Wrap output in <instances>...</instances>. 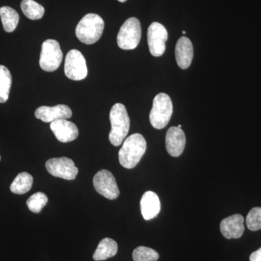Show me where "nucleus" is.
<instances>
[{
    "instance_id": "f3484780",
    "label": "nucleus",
    "mask_w": 261,
    "mask_h": 261,
    "mask_svg": "<svg viewBox=\"0 0 261 261\" xmlns=\"http://www.w3.org/2000/svg\"><path fill=\"white\" fill-rule=\"evenodd\" d=\"M118 252V244L111 238H105L99 243L93 255L96 261L106 260L114 257Z\"/></svg>"
},
{
    "instance_id": "cd10ccee",
    "label": "nucleus",
    "mask_w": 261,
    "mask_h": 261,
    "mask_svg": "<svg viewBox=\"0 0 261 261\" xmlns=\"http://www.w3.org/2000/svg\"><path fill=\"white\" fill-rule=\"evenodd\" d=\"M177 127H178V128H181V125H178Z\"/></svg>"
},
{
    "instance_id": "a211bd4d",
    "label": "nucleus",
    "mask_w": 261,
    "mask_h": 261,
    "mask_svg": "<svg viewBox=\"0 0 261 261\" xmlns=\"http://www.w3.org/2000/svg\"><path fill=\"white\" fill-rule=\"evenodd\" d=\"M0 18L5 32H14L19 22V15L10 7L5 6L0 8Z\"/></svg>"
},
{
    "instance_id": "f8f14e48",
    "label": "nucleus",
    "mask_w": 261,
    "mask_h": 261,
    "mask_svg": "<svg viewBox=\"0 0 261 261\" xmlns=\"http://www.w3.org/2000/svg\"><path fill=\"white\" fill-rule=\"evenodd\" d=\"M186 145V137L181 128L172 126L168 130L166 137V147L168 153L173 157L181 155Z\"/></svg>"
},
{
    "instance_id": "b1692460",
    "label": "nucleus",
    "mask_w": 261,
    "mask_h": 261,
    "mask_svg": "<svg viewBox=\"0 0 261 261\" xmlns=\"http://www.w3.org/2000/svg\"><path fill=\"white\" fill-rule=\"evenodd\" d=\"M247 228L255 231L261 228V207H253L247 214L246 218Z\"/></svg>"
},
{
    "instance_id": "ddd939ff",
    "label": "nucleus",
    "mask_w": 261,
    "mask_h": 261,
    "mask_svg": "<svg viewBox=\"0 0 261 261\" xmlns=\"http://www.w3.org/2000/svg\"><path fill=\"white\" fill-rule=\"evenodd\" d=\"M51 132L58 140L63 143L74 141L79 136V129L73 122L67 119L57 120L50 123Z\"/></svg>"
},
{
    "instance_id": "aec40b11",
    "label": "nucleus",
    "mask_w": 261,
    "mask_h": 261,
    "mask_svg": "<svg viewBox=\"0 0 261 261\" xmlns=\"http://www.w3.org/2000/svg\"><path fill=\"white\" fill-rule=\"evenodd\" d=\"M12 75L5 65H0V103H5L9 98Z\"/></svg>"
},
{
    "instance_id": "dca6fc26",
    "label": "nucleus",
    "mask_w": 261,
    "mask_h": 261,
    "mask_svg": "<svg viewBox=\"0 0 261 261\" xmlns=\"http://www.w3.org/2000/svg\"><path fill=\"white\" fill-rule=\"evenodd\" d=\"M141 213L146 221L153 219L159 215L161 206L159 196L154 192L147 191L140 201Z\"/></svg>"
},
{
    "instance_id": "f257e3e1",
    "label": "nucleus",
    "mask_w": 261,
    "mask_h": 261,
    "mask_svg": "<svg viewBox=\"0 0 261 261\" xmlns=\"http://www.w3.org/2000/svg\"><path fill=\"white\" fill-rule=\"evenodd\" d=\"M147 149V142L140 134L129 136L123 142L118 152L120 164L123 167L132 169L140 163Z\"/></svg>"
},
{
    "instance_id": "2eb2a0df",
    "label": "nucleus",
    "mask_w": 261,
    "mask_h": 261,
    "mask_svg": "<svg viewBox=\"0 0 261 261\" xmlns=\"http://www.w3.org/2000/svg\"><path fill=\"white\" fill-rule=\"evenodd\" d=\"M176 63L181 69H187L193 59V46L189 38L181 37L178 39L175 48Z\"/></svg>"
},
{
    "instance_id": "c85d7f7f",
    "label": "nucleus",
    "mask_w": 261,
    "mask_h": 261,
    "mask_svg": "<svg viewBox=\"0 0 261 261\" xmlns=\"http://www.w3.org/2000/svg\"><path fill=\"white\" fill-rule=\"evenodd\" d=\"M0 161H1V156H0Z\"/></svg>"
},
{
    "instance_id": "393cba45",
    "label": "nucleus",
    "mask_w": 261,
    "mask_h": 261,
    "mask_svg": "<svg viewBox=\"0 0 261 261\" xmlns=\"http://www.w3.org/2000/svg\"><path fill=\"white\" fill-rule=\"evenodd\" d=\"M250 261H261V247L258 250L252 252L250 256Z\"/></svg>"
},
{
    "instance_id": "9b49d317",
    "label": "nucleus",
    "mask_w": 261,
    "mask_h": 261,
    "mask_svg": "<svg viewBox=\"0 0 261 261\" xmlns=\"http://www.w3.org/2000/svg\"><path fill=\"white\" fill-rule=\"evenodd\" d=\"M35 116L44 123H51L57 120L68 119L72 116V111L65 105H58L53 107L41 106L36 110Z\"/></svg>"
},
{
    "instance_id": "20e7f679",
    "label": "nucleus",
    "mask_w": 261,
    "mask_h": 261,
    "mask_svg": "<svg viewBox=\"0 0 261 261\" xmlns=\"http://www.w3.org/2000/svg\"><path fill=\"white\" fill-rule=\"evenodd\" d=\"M173 113V103L168 94L160 93L154 98L149 113L151 125L157 129L167 126Z\"/></svg>"
},
{
    "instance_id": "4468645a",
    "label": "nucleus",
    "mask_w": 261,
    "mask_h": 261,
    "mask_svg": "<svg viewBox=\"0 0 261 261\" xmlns=\"http://www.w3.org/2000/svg\"><path fill=\"white\" fill-rule=\"evenodd\" d=\"M220 230L223 236L228 240L241 238L245 231L243 216L234 214L224 219L220 224Z\"/></svg>"
},
{
    "instance_id": "423d86ee",
    "label": "nucleus",
    "mask_w": 261,
    "mask_h": 261,
    "mask_svg": "<svg viewBox=\"0 0 261 261\" xmlns=\"http://www.w3.org/2000/svg\"><path fill=\"white\" fill-rule=\"evenodd\" d=\"M63 60V51L59 42L55 39H47L42 43L39 65L47 72L55 71L59 68Z\"/></svg>"
},
{
    "instance_id": "39448f33",
    "label": "nucleus",
    "mask_w": 261,
    "mask_h": 261,
    "mask_svg": "<svg viewBox=\"0 0 261 261\" xmlns=\"http://www.w3.org/2000/svg\"><path fill=\"white\" fill-rule=\"evenodd\" d=\"M141 36L142 29L140 20L134 17L127 19L117 37L118 47L125 50L135 49L140 44Z\"/></svg>"
},
{
    "instance_id": "7ed1b4c3",
    "label": "nucleus",
    "mask_w": 261,
    "mask_h": 261,
    "mask_svg": "<svg viewBox=\"0 0 261 261\" xmlns=\"http://www.w3.org/2000/svg\"><path fill=\"white\" fill-rule=\"evenodd\" d=\"M104 28V20L99 15L89 13L77 25L75 35L81 42L90 45L100 39Z\"/></svg>"
},
{
    "instance_id": "a878e982",
    "label": "nucleus",
    "mask_w": 261,
    "mask_h": 261,
    "mask_svg": "<svg viewBox=\"0 0 261 261\" xmlns=\"http://www.w3.org/2000/svg\"><path fill=\"white\" fill-rule=\"evenodd\" d=\"M118 1L121 2V3H125L126 0H118Z\"/></svg>"
},
{
    "instance_id": "4be33fe9",
    "label": "nucleus",
    "mask_w": 261,
    "mask_h": 261,
    "mask_svg": "<svg viewBox=\"0 0 261 261\" xmlns=\"http://www.w3.org/2000/svg\"><path fill=\"white\" fill-rule=\"evenodd\" d=\"M132 257L135 261H157L159 259V254L153 249L140 246L134 250Z\"/></svg>"
},
{
    "instance_id": "9d476101",
    "label": "nucleus",
    "mask_w": 261,
    "mask_h": 261,
    "mask_svg": "<svg viewBox=\"0 0 261 261\" xmlns=\"http://www.w3.org/2000/svg\"><path fill=\"white\" fill-rule=\"evenodd\" d=\"M168 37L167 30L162 24L154 22L149 25L147 30V43L152 56L161 57L164 54Z\"/></svg>"
},
{
    "instance_id": "1a4fd4ad",
    "label": "nucleus",
    "mask_w": 261,
    "mask_h": 261,
    "mask_svg": "<svg viewBox=\"0 0 261 261\" xmlns=\"http://www.w3.org/2000/svg\"><path fill=\"white\" fill-rule=\"evenodd\" d=\"M45 166L51 176L65 180L75 179L79 173L78 168L75 166L74 162L66 157L48 160Z\"/></svg>"
},
{
    "instance_id": "412c9836",
    "label": "nucleus",
    "mask_w": 261,
    "mask_h": 261,
    "mask_svg": "<svg viewBox=\"0 0 261 261\" xmlns=\"http://www.w3.org/2000/svg\"><path fill=\"white\" fill-rule=\"evenodd\" d=\"M22 11L31 20H39L44 14V8L34 0H23L20 4Z\"/></svg>"
},
{
    "instance_id": "bb28decb",
    "label": "nucleus",
    "mask_w": 261,
    "mask_h": 261,
    "mask_svg": "<svg viewBox=\"0 0 261 261\" xmlns=\"http://www.w3.org/2000/svg\"><path fill=\"white\" fill-rule=\"evenodd\" d=\"M182 34H186V32H185V31H183V32H182Z\"/></svg>"
},
{
    "instance_id": "0eeeda50",
    "label": "nucleus",
    "mask_w": 261,
    "mask_h": 261,
    "mask_svg": "<svg viewBox=\"0 0 261 261\" xmlns=\"http://www.w3.org/2000/svg\"><path fill=\"white\" fill-rule=\"evenodd\" d=\"M65 74L69 80L82 81L88 74L87 62L83 54L77 49L68 51L65 58Z\"/></svg>"
},
{
    "instance_id": "6ab92c4d",
    "label": "nucleus",
    "mask_w": 261,
    "mask_h": 261,
    "mask_svg": "<svg viewBox=\"0 0 261 261\" xmlns=\"http://www.w3.org/2000/svg\"><path fill=\"white\" fill-rule=\"evenodd\" d=\"M34 178L27 172L19 173L10 185V190L17 195H23L32 189Z\"/></svg>"
},
{
    "instance_id": "f03ea898",
    "label": "nucleus",
    "mask_w": 261,
    "mask_h": 261,
    "mask_svg": "<svg viewBox=\"0 0 261 261\" xmlns=\"http://www.w3.org/2000/svg\"><path fill=\"white\" fill-rule=\"evenodd\" d=\"M111 130L109 140L113 145L120 146L126 138L130 128V118L126 107L121 103H116L110 112Z\"/></svg>"
},
{
    "instance_id": "5701e85b",
    "label": "nucleus",
    "mask_w": 261,
    "mask_h": 261,
    "mask_svg": "<svg viewBox=\"0 0 261 261\" xmlns=\"http://www.w3.org/2000/svg\"><path fill=\"white\" fill-rule=\"evenodd\" d=\"M47 197L43 192H39L31 196L27 200V204L29 210L34 214H39L43 207L47 203Z\"/></svg>"
},
{
    "instance_id": "6e6552de",
    "label": "nucleus",
    "mask_w": 261,
    "mask_h": 261,
    "mask_svg": "<svg viewBox=\"0 0 261 261\" xmlns=\"http://www.w3.org/2000/svg\"><path fill=\"white\" fill-rule=\"evenodd\" d=\"M93 185L99 195L109 200H116L120 195L116 178L108 170H101L96 173L93 178Z\"/></svg>"
}]
</instances>
